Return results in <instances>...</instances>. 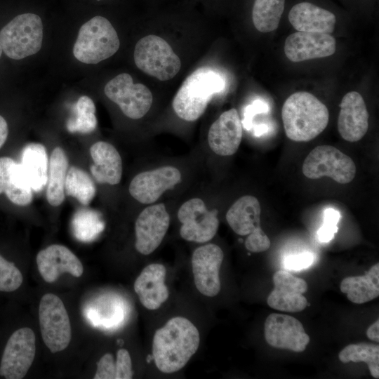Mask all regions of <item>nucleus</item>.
<instances>
[{
  "mask_svg": "<svg viewBox=\"0 0 379 379\" xmlns=\"http://www.w3.org/2000/svg\"><path fill=\"white\" fill-rule=\"evenodd\" d=\"M199 344L196 326L185 317H173L154 333L152 357L155 366L164 373L177 372L197 352Z\"/></svg>",
  "mask_w": 379,
  "mask_h": 379,
  "instance_id": "nucleus-1",
  "label": "nucleus"
},
{
  "mask_svg": "<svg viewBox=\"0 0 379 379\" xmlns=\"http://www.w3.org/2000/svg\"><path fill=\"white\" fill-rule=\"evenodd\" d=\"M281 117L286 135L295 142H307L327 126L329 112L317 97L306 91L291 94L284 102Z\"/></svg>",
  "mask_w": 379,
  "mask_h": 379,
  "instance_id": "nucleus-2",
  "label": "nucleus"
},
{
  "mask_svg": "<svg viewBox=\"0 0 379 379\" xmlns=\"http://www.w3.org/2000/svg\"><path fill=\"white\" fill-rule=\"evenodd\" d=\"M225 86L222 75L208 67H201L190 74L173 100V108L182 119L193 121L204 112L213 95Z\"/></svg>",
  "mask_w": 379,
  "mask_h": 379,
  "instance_id": "nucleus-3",
  "label": "nucleus"
},
{
  "mask_svg": "<svg viewBox=\"0 0 379 379\" xmlns=\"http://www.w3.org/2000/svg\"><path fill=\"white\" fill-rule=\"evenodd\" d=\"M119 46L112 25L107 18L97 15L80 27L73 54L81 62L97 64L116 53Z\"/></svg>",
  "mask_w": 379,
  "mask_h": 379,
  "instance_id": "nucleus-4",
  "label": "nucleus"
},
{
  "mask_svg": "<svg viewBox=\"0 0 379 379\" xmlns=\"http://www.w3.org/2000/svg\"><path fill=\"white\" fill-rule=\"evenodd\" d=\"M42 41V21L34 13L17 15L0 31L2 51L14 60L23 59L39 52Z\"/></svg>",
  "mask_w": 379,
  "mask_h": 379,
  "instance_id": "nucleus-5",
  "label": "nucleus"
},
{
  "mask_svg": "<svg viewBox=\"0 0 379 379\" xmlns=\"http://www.w3.org/2000/svg\"><path fill=\"white\" fill-rule=\"evenodd\" d=\"M133 58L140 70L160 81L172 79L181 67L180 59L171 46L157 35L141 38L135 46Z\"/></svg>",
  "mask_w": 379,
  "mask_h": 379,
  "instance_id": "nucleus-6",
  "label": "nucleus"
},
{
  "mask_svg": "<svg viewBox=\"0 0 379 379\" xmlns=\"http://www.w3.org/2000/svg\"><path fill=\"white\" fill-rule=\"evenodd\" d=\"M302 173L310 179L326 176L340 184H347L354 178L356 166L349 156L338 149L324 145L309 153L303 161Z\"/></svg>",
  "mask_w": 379,
  "mask_h": 379,
  "instance_id": "nucleus-7",
  "label": "nucleus"
},
{
  "mask_svg": "<svg viewBox=\"0 0 379 379\" xmlns=\"http://www.w3.org/2000/svg\"><path fill=\"white\" fill-rule=\"evenodd\" d=\"M39 319L42 339L50 351L55 353L67 348L71 340V324L66 308L58 296L53 293L42 296Z\"/></svg>",
  "mask_w": 379,
  "mask_h": 379,
  "instance_id": "nucleus-8",
  "label": "nucleus"
},
{
  "mask_svg": "<svg viewBox=\"0 0 379 379\" xmlns=\"http://www.w3.org/2000/svg\"><path fill=\"white\" fill-rule=\"evenodd\" d=\"M105 95L119 105L122 112L128 118L139 119L149 110L152 94L142 84H134L132 77L127 73L120 74L107 83Z\"/></svg>",
  "mask_w": 379,
  "mask_h": 379,
  "instance_id": "nucleus-9",
  "label": "nucleus"
},
{
  "mask_svg": "<svg viewBox=\"0 0 379 379\" xmlns=\"http://www.w3.org/2000/svg\"><path fill=\"white\" fill-rule=\"evenodd\" d=\"M178 218L182 223L180 237L188 241L207 242L214 237L219 227L218 211L208 210L199 198L185 201L178 211Z\"/></svg>",
  "mask_w": 379,
  "mask_h": 379,
  "instance_id": "nucleus-10",
  "label": "nucleus"
},
{
  "mask_svg": "<svg viewBox=\"0 0 379 379\" xmlns=\"http://www.w3.org/2000/svg\"><path fill=\"white\" fill-rule=\"evenodd\" d=\"M35 353L34 331L27 327L16 330L5 346L0 364V376L6 379L24 378L32 364Z\"/></svg>",
  "mask_w": 379,
  "mask_h": 379,
  "instance_id": "nucleus-11",
  "label": "nucleus"
},
{
  "mask_svg": "<svg viewBox=\"0 0 379 379\" xmlns=\"http://www.w3.org/2000/svg\"><path fill=\"white\" fill-rule=\"evenodd\" d=\"M264 335L270 346L295 352H303L310 343L302 323L285 314L268 315L264 324Z\"/></svg>",
  "mask_w": 379,
  "mask_h": 379,
  "instance_id": "nucleus-12",
  "label": "nucleus"
},
{
  "mask_svg": "<svg viewBox=\"0 0 379 379\" xmlns=\"http://www.w3.org/2000/svg\"><path fill=\"white\" fill-rule=\"evenodd\" d=\"M224 258L221 248L214 244L198 247L192 256L194 281L200 293L214 297L220 291V268Z\"/></svg>",
  "mask_w": 379,
  "mask_h": 379,
  "instance_id": "nucleus-13",
  "label": "nucleus"
},
{
  "mask_svg": "<svg viewBox=\"0 0 379 379\" xmlns=\"http://www.w3.org/2000/svg\"><path fill=\"white\" fill-rule=\"evenodd\" d=\"M170 225V216L164 204L146 207L135 224L136 250L142 255L153 253L162 242Z\"/></svg>",
  "mask_w": 379,
  "mask_h": 379,
  "instance_id": "nucleus-14",
  "label": "nucleus"
},
{
  "mask_svg": "<svg viewBox=\"0 0 379 379\" xmlns=\"http://www.w3.org/2000/svg\"><path fill=\"white\" fill-rule=\"evenodd\" d=\"M181 180V173L178 168L170 166H163L136 175L131 180L128 190L138 201L151 204Z\"/></svg>",
  "mask_w": 379,
  "mask_h": 379,
  "instance_id": "nucleus-15",
  "label": "nucleus"
},
{
  "mask_svg": "<svg viewBox=\"0 0 379 379\" xmlns=\"http://www.w3.org/2000/svg\"><path fill=\"white\" fill-rule=\"evenodd\" d=\"M273 282L274 290L267 300L271 308L286 312H299L305 309L308 302L303 293L308 286L304 279L280 270L274 273Z\"/></svg>",
  "mask_w": 379,
  "mask_h": 379,
  "instance_id": "nucleus-16",
  "label": "nucleus"
},
{
  "mask_svg": "<svg viewBox=\"0 0 379 379\" xmlns=\"http://www.w3.org/2000/svg\"><path fill=\"white\" fill-rule=\"evenodd\" d=\"M336 49V41L329 34L296 32L285 41L284 53L292 62L328 57Z\"/></svg>",
  "mask_w": 379,
  "mask_h": 379,
  "instance_id": "nucleus-17",
  "label": "nucleus"
},
{
  "mask_svg": "<svg viewBox=\"0 0 379 379\" xmlns=\"http://www.w3.org/2000/svg\"><path fill=\"white\" fill-rule=\"evenodd\" d=\"M338 118V130L346 141L357 142L361 140L368 128L369 114L361 94L350 91L343 98Z\"/></svg>",
  "mask_w": 379,
  "mask_h": 379,
  "instance_id": "nucleus-18",
  "label": "nucleus"
},
{
  "mask_svg": "<svg viewBox=\"0 0 379 379\" xmlns=\"http://www.w3.org/2000/svg\"><path fill=\"white\" fill-rule=\"evenodd\" d=\"M39 272L48 283L55 281L58 277L68 272L79 277L84 272L79 259L67 247L60 244H53L40 251L36 255Z\"/></svg>",
  "mask_w": 379,
  "mask_h": 379,
  "instance_id": "nucleus-19",
  "label": "nucleus"
},
{
  "mask_svg": "<svg viewBox=\"0 0 379 379\" xmlns=\"http://www.w3.org/2000/svg\"><path fill=\"white\" fill-rule=\"evenodd\" d=\"M242 138L241 121L237 110L222 113L212 124L208 133L211 150L220 156H231L237 151Z\"/></svg>",
  "mask_w": 379,
  "mask_h": 379,
  "instance_id": "nucleus-20",
  "label": "nucleus"
},
{
  "mask_svg": "<svg viewBox=\"0 0 379 379\" xmlns=\"http://www.w3.org/2000/svg\"><path fill=\"white\" fill-rule=\"evenodd\" d=\"M166 269L160 263L147 265L134 283V291L140 303L147 310H154L168 298L169 292L165 284Z\"/></svg>",
  "mask_w": 379,
  "mask_h": 379,
  "instance_id": "nucleus-21",
  "label": "nucleus"
},
{
  "mask_svg": "<svg viewBox=\"0 0 379 379\" xmlns=\"http://www.w3.org/2000/svg\"><path fill=\"white\" fill-rule=\"evenodd\" d=\"M288 18L298 32L330 34L336 23L333 13L308 1L300 2L292 6Z\"/></svg>",
  "mask_w": 379,
  "mask_h": 379,
  "instance_id": "nucleus-22",
  "label": "nucleus"
},
{
  "mask_svg": "<svg viewBox=\"0 0 379 379\" xmlns=\"http://www.w3.org/2000/svg\"><path fill=\"white\" fill-rule=\"evenodd\" d=\"M32 190L20 165L11 157H0V194L18 206H27L33 199Z\"/></svg>",
  "mask_w": 379,
  "mask_h": 379,
  "instance_id": "nucleus-23",
  "label": "nucleus"
},
{
  "mask_svg": "<svg viewBox=\"0 0 379 379\" xmlns=\"http://www.w3.org/2000/svg\"><path fill=\"white\" fill-rule=\"evenodd\" d=\"M90 154L93 161L90 170L95 180L100 184H119L122 176V161L117 149L110 143L98 141L91 145Z\"/></svg>",
  "mask_w": 379,
  "mask_h": 379,
  "instance_id": "nucleus-24",
  "label": "nucleus"
},
{
  "mask_svg": "<svg viewBox=\"0 0 379 379\" xmlns=\"http://www.w3.org/2000/svg\"><path fill=\"white\" fill-rule=\"evenodd\" d=\"M260 213L258 199L251 195H245L230 206L226 213V220L236 234L246 236L260 227Z\"/></svg>",
  "mask_w": 379,
  "mask_h": 379,
  "instance_id": "nucleus-25",
  "label": "nucleus"
},
{
  "mask_svg": "<svg viewBox=\"0 0 379 379\" xmlns=\"http://www.w3.org/2000/svg\"><path fill=\"white\" fill-rule=\"evenodd\" d=\"M31 188L41 191L46 185L48 160L45 147L40 143L31 142L24 147L19 163Z\"/></svg>",
  "mask_w": 379,
  "mask_h": 379,
  "instance_id": "nucleus-26",
  "label": "nucleus"
},
{
  "mask_svg": "<svg viewBox=\"0 0 379 379\" xmlns=\"http://www.w3.org/2000/svg\"><path fill=\"white\" fill-rule=\"evenodd\" d=\"M340 288L354 303L362 304L374 300L379 295V264L373 265L364 275L343 279Z\"/></svg>",
  "mask_w": 379,
  "mask_h": 379,
  "instance_id": "nucleus-27",
  "label": "nucleus"
},
{
  "mask_svg": "<svg viewBox=\"0 0 379 379\" xmlns=\"http://www.w3.org/2000/svg\"><path fill=\"white\" fill-rule=\"evenodd\" d=\"M68 166V158L64 149L60 147H55L48 161L46 182V199L53 206H60L65 199V182Z\"/></svg>",
  "mask_w": 379,
  "mask_h": 379,
  "instance_id": "nucleus-28",
  "label": "nucleus"
},
{
  "mask_svg": "<svg viewBox=\"0 0 379 379\" xmlns=\"http://www.w3.org/2000/svg\"><path fill=\"white\" fill-rule=\"evenodd\" d=\"M286 0H255L252 20L255 29L263 33L278 27L285 8Z\"/></svg>",
  "mask_w": 379,
  "mask_h": 379,
  "instance_id": "nucleus-29",
  "label": "nucleus"
},
{
  "mask_svg": "<svg viewBox=\"0 0 379 379\" xmlns=\"http://www.w3.org/2000/svg\"><path fill=\"white\" fill-rule=\"evenodd\" d=\"M95 192V185L85 171L76 166L68 168L65 182V192L67 195L87 206L94 198Z\"/></svg>",
  "mask_w": 379,
  "mask_h": 379,
  "instance_id": "nucleus-30",
  "label": "nucleus"
},
{
  "mask_svg": "<svg viewBox=\"0 0 379 379\" xmlns=\"http://www.w3.org/2000/svg\"><path fill=\"white\" fill-rule=\"evenodd\" d=\"M97 124L93 101L86 95L80 97L74 105L72 114L67 121V131L72 133H90L95 129Z\"/></svg>",
  "mask_w": 379,
  "mask_h": 379,
  "instance_id": "nucleus-31",
  "label": "nucleus"
},
{
  "mask_svg": "<svg viewBox=\"0 0 379 379\" xmlns=\"http://www.w3.org/2000/svg\"><path fill=\"white\" fill-rule=\"evenodd\" d=\"M340 361L344 364L352 361L365 362L371 375L379 378V346L378 345L360 343L350 344L338 354Z\"/></svg>",
  "mask_w": 379,
  "mask_h": 379,
  "instance_id": "nucleus-32",
  "label": "nucleus"
},
{
  "mask_svg": "<svg viewBox=\"0 0 379 379\" xmlns=\"http://www.w3.org/2000/svg\"><path fill=\"white\" fill-rule=\"evenodd\" d=\"M72 227L75 237L87 242L94 239L103 230L105 224L98 211L84 208L74 213Z\"/></svg>",
  "mask_w": 379,
  "mask_h": 379,
  "instance_id": "nucleus-33",
  "label": "nucleus"
},
{
  "mask_svg": "<svg viewBox=\"0 0 379 379\" xmlns=\"http://www.w3.org/2000/svg\"><path fill=\"white\" fill-rule=\"evenodd\" d=\"M22 281L20 270L0 255V291H14L21 286Z\"/></svg>",
  "mask_w": 379,
  "mask_h": 379,
  "instance_id": "nucleus-34",
  "label": "nucleus"
},
{
  "mask_svg": "<svg viewBox=\"0 0 379 379\" xmlns=\"http://www.w3.org/2000/svg\"><path fill=\"white\" fill-rule=\"evenodd\" d=\"M340 218V213L337 210L333 208L325 210L323 225L317 232L321 242H328L333 239L338 230L337 225Z\"/></svg>",
  "mask_w": 379,
  "mask_h": 379,
  "instance_id": "nucleus-35",
  "label": "nucleus"
},
{
  "mask_svg": "<svg viewBox=\"0 0 379 379\" xmlns=\"http://www.w3.org/2000/svg\"><path fill=\"white\" fill-rule=\"evenodd\" d=\"M270 244L269 237L261 227H259L248 235L245 241V247L251 252L260 253L267 251Z\"/></svg>",
  "mask_w": 379,
  "mask_h": 379,
  "instance_id": "nucleus-36",
  "label": "nucleus"
},
{
  "mask_svg": "<svg viewBox=\"0 0 379 379\" xmlns=\"http://www.w3.org/2000/svg\"><path fill=\"white\" fill-rule=\"evenodd\" d=\"M115 366V379H131L133 378L132 361L128 350L121 348L117 351Z\"/></svg>",
  "mask_w": 379,
  "mask_h": 379,
  "instance_id": "nucleus-37",
  "label": "nucleus"
},
{
  "mask_svg": "<svg viewBox=\"0 0 379 379\" xmlns=\"http://www.w3.org/2000/svg\"><path fill=\"white\" fill-rule=\"evenodd\" d=\"M314 261V255L310 252L291 255L284 261V267L288 271H300L310 267Z\"/></svg>",
  "mask_w": 379,
  "mask_h": 379,
  "instance_id": "nucleus-38",
  "label": "nucleus"
},
{
  "mask_svg": "<svg viewBox=\"0 0 379 379\" xmlns=\"http://www.w3.org/2000/svg\"><path fill=\"white\" fill-rule=\"evenodd\" d=\"M116 366L114 357L110 353L104 354L97 364L94 379H115Z\"/></svg>",
  "mask_w": 379,
  "mask_h": 379,
  "instance_id": "nucleus-39",
  "label": "nucleus"
},
{
  "mask_svg": "<svg viewBox=\"0 0 379 379\" xmlns=\"http://www.w3.org/2000/svg\"><path fill=\"white\" fill-rule=\"evenodd\" d=\"M367 337L376 343L379 342V320L377 319L366 331Z\"/></svg>",
  "mask_w": 379,
  "mask_h": 379,
  "instance_id": "nucleus-40",
  "label": "nucleus"
},
{
  "mask_svg": "<svg viewBox=\"0 0 379 379\" xmlns=\"http://www.w3.org/2000/svg\"><path fill=\"white\" fill-rule=\"evenodd\" d=\"M8 134V124L5 119L0 115V149L5 143Z\"/></svg>",
  "mask_w": 379,
  "mask_h": 379,
  "instance_id": "nucleus-41",
  "label": "nucleus"
},
{
  "mask_svg": "<svg viewBox=\"0 0 379 379\" xmlns=\"http://www.w3.org/2000/svg\"><path fill=\"white\" fill-rule=\"evenodd\" d=\"M2 51H2V48H1V46H0V57H1V54H2Z\"/></svg>",
  "mask_w": 379,
  "mask_h": 379,
  "instance_id": "nucleus-42",
  "label": "nucleus"
},
{
  "mask_svg": "<svg viewBox=\"0 0 379 379\" xmlns=\"http://www.w3.org/2000/svg\"><path fill=\"white\" fill-rule=\"evenodd\" d=\"M97 1H100V0H97Z\"/></svg>",
  "mask_w": 379,
  "mask_h": 379,
  "instance_id": "nucleus-43",
  "label": "nucleus"
}]
</instances>
